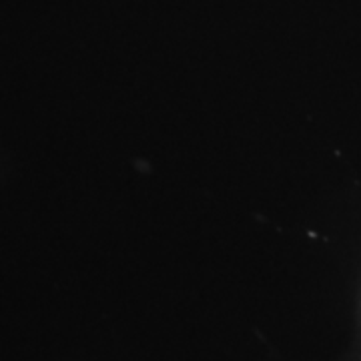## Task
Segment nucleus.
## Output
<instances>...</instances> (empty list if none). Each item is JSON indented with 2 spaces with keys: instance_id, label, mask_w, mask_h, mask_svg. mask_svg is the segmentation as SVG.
<instances>
[]
</instances>
